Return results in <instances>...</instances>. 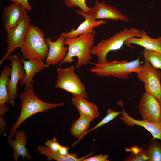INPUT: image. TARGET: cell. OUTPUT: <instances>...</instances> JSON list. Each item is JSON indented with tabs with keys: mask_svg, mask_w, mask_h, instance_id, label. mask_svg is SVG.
Listing matches in <instances>:
<instances>
[{
	"mask_svg": "<svg viewBox=\"0 0 161 161\" xmlns=\"http://www.w3.org/2000/svg\"><path fill=\"white\" fill-rule=\"evenodd\" d=\"M69 147L67 146L61 145L58 152L62 156L67 157L70 155L68 152Z\"/></svg>",
	"mask_w": 161,
	"mask_h": 161,
	"instance_id": "31",
	"label": "cell"
},
{
	"mask_svg": "<svg viewBox=\"0 0 161 161\" xmlns=\"http://www.w3.org/2000/svg\"><path fill=\"white\" fill-rule=\"evenodd\" d=\"M108 155H103L101 154L88 157L83 161H109Z\"/></svg>",
	"mask_w": 161,
	"mask_h": 161,
	"instance_id": "29",
	"label": "cell"
},
{
	"mask_svg": "<svg viewBox=\"0 0 161 161\" xmlns=\"http://www.w3.org/2000/svg\"><path fill=\"white\" fill-rule=\"evenodd\" d=\"M93 67L89 69L92 73L100 77H112L125 79L132 72L139 73L142 68L139 58L132 61H117L115 59L105 63L90 62Z\"/></svg>",
	"mask_w": 161,
	"mask_h": 161,
	"instance_id": "4",
	"label": "cell"
},
{
	"mask_svg": "<svg viewBox=\"0 0 161 161\" xmlns=\"http://www.w3.org/2000/svg\"><path fill=\"white\" fill-rule=\"evenodd\" d=\"M44 144L48 149L55 152H58L61 145L55 137L50 140H47L45 142Z\"/></svg>",
	"mask_w": 161,
	"mask_h": 161,
	"instance_id": "28",
	"label": "cell"
},
{
	"mask_svg": "<svg viewBox=\"0 0 161 161\" xmlns=\"http://www.w3.org/2000/svg\"><path fill=\"white\" fill-rule=\"evenodd\" d=\"M148 161H161V143L152 141L145 150Z\"/></svg>",
	"mask_w": 161,
	"mask_h": 161,
	"instance_id": "23",
	"label": "cell"
},
{
	"mask_svg": "<svg viewBox=\"0 0 161 161\" xmlns=\"http://www.w3.org/2000/svg\"><path fill=\"white\" fill-rule=\"evenodd\" d=\"M118 104L123 109L120 114V119L126 125L130 127L135 126H142L149 131L153 136L152 140L156 139L161 140V123H156L144 120H138L131 117L125 111L123 103L121 100L117 101Z\"/></svg>",
	"mask_w": 161,
	"mask_h": 161,
	"instance_id": "15",
	"label": "cell"
},
{
	"mask_svg": "<svg viewBox=\"0 0 161 161\" xmlns=\"http://www.w3.org/2000/svg\"><path fill=\"white\" fill-rule=\"evenodd\" d=\"M33 82H32L29 86L25 88V91L19 94L21 101L20 114L16 122L11 127L7 137L12 138L14 136L19 126L32 115L64 105L63 103H51L45 102L40 99L34 92Z\"/></svg>",
	"mask_w": 161,
	"mask_h": 161,
	"instance_id": "1",
	"label": "cell"
},
{
	"mask_svg": "<svg viewBox=\"0 0 161 161\" xmlns=\"http://www.w3.org/2000/svg\"><path fill=\"white\" fill-rule=\"evenodd\" d=\"M75 67L73 65L66 68L57 67V79L55 87L71 93L74 96L87 99L89 97L85 87L75 72Z\"/></svg>",
	"mask_w": 161,
	"mask_h": 161,
	"instance_id": "6",
	"label": "cell"
},
{
	"mask_svg": "<svg viewBox=\"0 0 161 161\" xmlns=\"http://www.w3.org/2000/svg\"><path fill=\"white\" fill-rule=\"evenodd\" d=\"M30 20L27 13L22 21L15 27L7 32L6 43L7 47L2 58L0 60V64L7 59L18 48L20 47L26 37Z\"/></svg>",
	"mask_w": 161,
	"mask_h": 161,
	"instance_id": "8",
	"label": "cell"
},
{
	"mask_svg": "<svg viewBox=\"0 0 161 161\" xmlns=\"http://www.w3.org/2000/svg\"><path fill=\"white\" fill-rule=\"evenodd\" d=\"M125 161H148V158L144 150L142 149L138 153H132L126 157L124 160Z\"/></svg>",
	"mask_w": 161,
	"mask_h": 161,
	"instance_id": "27",
	"label": "cell"
},
{
	"mask_svg": "<svg viewBox=\"0 0 161 161\" xmlns=\"http://www.w3.org/2000/svg\"><path fill=\"white\" fill-rule=\"evenodd\" d=\"M95 33L83 34L73 38H65L64 45L69 48L64 59L59 64L60 66L65 63H71L76 57L78 61L75 65L77 69L87 65L92 59L91 50L93 46Z\"/></svg>",
	"mask_w": 161,
	"mask_h": 161,
	"instance_id": "2",
	"label": "cell"
},
{
	"mask_svg": "<svg viewBox=\"0 0 161 161\" xmlns=\"http://www.w3.org/2000/svg\"><path fill=\"white\" fill-rule=\"evenodd\" d=\"M11 2H16L21 4L27 11H30L32 7L29 4L28 0H10Z\"/></svg>",
	"mask_w": 161,
	"mask_h": 161,
	"instance_id": "30",
	"label": "cell"
},
{
	"mask_svg": "<svg viewBox=\"0 0 161 161\" xmlns=\"http://www.w3.org/2000/svg\"><path fill=\"white\" fill-rule=\"evenodd\" d=\"M11 70V66L6 65L3 67L0 75V117L9 109L7 105L10 102L7 84Z\"/></svg>",
	"mask_w": 161,
	"mask_h": 161,
	"instance_id": "19",
	"label": "cell"
},
{
	"mask_svg": "<svg viewBox=\"0 0 161 161\" xmlns=\"http://www.w3.org/2000/svg\"><path fill=\"white\" fill-rule=\"evenodd\" d=\"M75 12L76 14L83 16L85 20L76 29L72 28L69 32H62L61 35L65 38H73L82 34L95 33V27H99L107 22L103 20L97 21L92 15L81 10H76Z\"/></svg>",
	"mask_w": 161,
	"mask_h": 161,
	"instance_id": "12",
	"label": "cell"
},
{
	"mask_svg": "<svg viewBox=\"0 0 161 161\" xmlns=\"http://www.w3.org/2000/svg\"><path fill=\"white\" fill-rule=\"evenodd\" d=\"M137 75L138 80L144 83L145 92L161 103V71L144 60L141 69Z\"/></svg>",
	"mask_w": 161,
	"mask_h": 161,
	"instance_id": "7",
	"label": "cell"
},
{
	"mask_svg": "<svg viewBox=\"0 0 161 161\" xmlns=\"http://www.w3.org/2000/svg\"><path fill=\"white\" fill-rule=\"evenodd\" d=\"M140 30L135 28H125L112 37L102 40L93 46L91 50V54L97 57V63H106L108 61L106 56L109 52L120 49L124 44L126 40L130 38L140 37Z\"/></svg>",
	"mask_w": 161,
	"mask_h": 161,
	"instance_id": "5",
	"label": "cell"
},
{
	"mask_svg": "<svg viewBox=\"0 0 161 161\" xmlns=\"http://www.w3.org/2000/svg\"><path fill=\"white\" fill-rule=\"evenodd\" d=\"M143 55L145 60L149 62L154 68L161 69V53L145 49Z\"/></svg>",
	"mask_w": 161,
	"mask_h": 161,
	"instance_id": "24",
	"label": "cell"
},
{
	"mask_svg": "<svg viewBox=\"0 0 161 161\" xmlns=\"http://www.w3.org/2000/svg\"><path fill=\"white\" fill-rule=\"evenodd\" d=\"M24 65L26 75L21 82L19 85H24V88L29 86L34 82L33 78L36 74L43 69L48 68L49 65L43 61L36 60H27L21 58Z\"/></svg>",
	"mask_w": 161,
	"mask_h": 161,
	"instance_id": "18",
	"label": "cell"
},
{
	"mask_svg": "<svg viewBox=\"0 0 161 161\" xmlns=\"http://www.w3.org/2000/svg\"><path fill=\"white\" fill-rule=\"evenodd\" d=\"M94 119L85 115H80L79 118L72 124L70 132L72 135L78 140L72 145V146L80 141L88 131L90 123Z\"/></svg>",
	"mask_w": 161,
	"mask_h": 161,
	"instance_id": "21",
	"label": "cell"
},
{
	"mask_svg": "<svg viewBox=\"0 0 161 161\" xmlns=\"http://www.w3.org/2000/svg\"><path fill=\"white\" fill-rule=\"evenodd\" d=\"M140 37H133L126 40L124 44L129 47L133 48V46L130 44H135L145 49L161 53V36L157 38H152L143 30H140Z\"/></svg>",
	"mask_w": 161,
	"mask_h": 161,
	"instance_id": "16",
	"label": "cell"
},
{
	"mask_svg": "<svg viewBox=\"0 0 161 161\" xmlns=\"http://www.w3.org/2000/svg\"><path fill=\"white\" fill-rule=\"evenodd\" d=\"M95 5L89 7L90 14L96 19H106L115 21H120L127 22L129 18L117 8L109 4H106L104 1L100 2L94 0Z\"/></svg>",
	"mask_w": 161,
	"mask_h": 161,
	"instance_id": "11",
	"label": "cell"
},
{
	"mask_svg": "<svg viewBox=\"0 0 161 161\" xmlns=\"http://www.w3.org/2000/svg\"><path fill=\"white\" fill-rule=\"evenodd\" d=\"M71 102L75 106L80 115H85L90 117L94 120L98 118L100 112L97 106L92 102L88 101L87 98L79 96H74Z\"/></svg>",
	"mask_w": 161,
	"mask_h": 161,
	"instance_id": "20",
	"label": "cell"
},
{
	"mask_svg": "<svg viewBox=\"0 0 161 161\" xmlns=\"http://www.w3.org/2000/svg\"><path fill=\"white\" fill-rule=\"evenodd\" d=\"M36 150L41 154L45 156L48 161L54 160L57 161H83L85 159L93 154L91 152L85 156L78 158L76 153H73L70 154L68 157H64L61 155L58 152L51 151L41 145L37 146Z\"/></svg>",
	"mask_w": 161,
	"mask_h": 161,
	"instance_id": "22",
	"label": "cell"
},
{
	"mask_svg": "<svg viewBox=\"0 0 161 161\" xmlns=\"http://www.w3.org/2000/svg\"><path fill=\"white\" fill-rule=\"evenodd\" d=\"M20 4L13 3L4 8L1 19L6 32L16 27L22 21L27 13Z\"/></svg>",
	"mask_w": 161,
	"mask_h": 161,
	"instance_id": "14",
	"label": "cell"
},
{
	"mask_svg": "<svg viewBox=\"0 0 161 161\" xmlns=\"http://www.w3.org/2000/svg\"><path fill=\"white\" fill-rule=\"evenodd\" d=\"M15 139L7 137L9 144L13 149V158L15 161H17L20 156L23 160L25 159L31 160L26 147L27 140L26 134L23 130L16 131L14 135Z\"/></svg>",
	"mask_w": 161,
	"mask_h": 161,
	"instance_id": "17",
	"label": "cell"
},
{
	"mask_svg": "<svg viewBox=\"0 0 161 161\" xmlns=\"http://www.w3.org/2000/svg\"><path fill=\"white\" fill-rule=\"evenodd\" d=\"M121 112V111H117L112 109H108L107 111V115L93 128L88 131L85 135L90 131L111 121L120 114Z\"/></svg>",
	"mask_w": 161,
	"mask_h": 161,
	"instance_id": "25",
	"label": "cell"
},
{
	"mask_svg": "<svg viewBox=\"0 0 161 161\" xmlns=\"http://www.w3.org/2000/svg\"><path fill=\"white\" fill-rule=\"evenodd\" d=\"M65 38L60 35L55 41L47 37L46 41L49 50L45 62L49 65H56L62 61L66 56L68 51V47L64 44Z\"/></svg>",
	"mask_w": 161,
	"mask_h": 161,
	"instance_id": "13",
	"label": "cell"
},
{
	"mask_svg": "<svg viewBox=\"0 0 161 161\" xmlns=\"http://www.w3.org/2000/svg\"><path fill=\"white\" fill-rule=\"evenodd\" d=\"M8 59L11 70L10 77L8 81L7 89L10 97V103L14 107L15 100L18 92V83L24 78L26 73L22 60L17 55H11Z\"/></svg>",
	"mask_w": 161,
	"mask_h": 161,
	"instance_id": "10",
	"label": "cell"
},
{
	"mask_svg": "<svg viewBox=\"0 0 161 161\" xmlns=\"http://www.w3.org/2000/svg\"><path fill=\"white\" fill-rule=\"evenodd\" d=\"M138 108L143 120L161 123V103L153 96L145 92L144 93L140 98Z\"/></svg>",
	"mask_w": 161,
	"mask_h": 161,
	"instance_id": "9",
	"label": "cell"
},
{
	"mask_svg": "<svg viewBox=\"0 0 161 161\" xmlns=\"http://www.w3.org/2000/svg\"><path fill=\"white\" fill-rule=\"evenodd\" d=\"M44 37V33L38 26L30 24L20 47L21 58L27 60H45L49 48Z\"/></svg>",
	"mask_w": 161,
	"mask_h": 161,
	"instance_id": "3",
	"label": "cell"
},
{
	"mask_svg": "<svg viewBox=\"0 0 161 161\" xmlns=\"http://www.w3.org/2000/svg\"><path fill=\"white\" fill-rule=\"evenodd\" d=\"M65 6L69 7H79L85 12L89 14L90 10L86 5V0H64Z\"/></svg>",
	"mask_w": 161,
	"mask_h": 161,
	"instance_id": "26",
	"label": "cell"
}]
</instances>
